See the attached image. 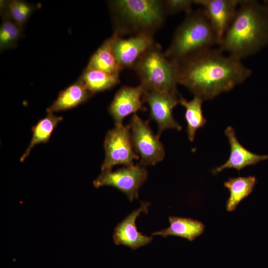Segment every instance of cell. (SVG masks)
Wrapping results in <instances>:
<instances>
[{
	"mask_svg": "<svg viewBox=\"0 0 268 268\" xmlns=\"http://www.w3.org/2000/svg\"><path fill=\"white\" fill-rule=\"evenodd\" d=\"M176 63L178 83L203 100L231 90L252 74L241 60L219 49H207Z\"/></svg>",
	"mask_w": 268,
	"mask_h": 268,
	"instance_id": "cell-1",
	"label": "cell"
},
{
	"mask_svg": "<svg viewBox=\"0 0 268 268\" xmlns=\"http://www.w3.org/2000/svg\"><path fill=\"white\" fill-rule=\"evenodd\" d=\"M268 45V7L257 0H240L235 17L218 49L241 60Z\"/></svg>",
	"mask_w": 268,
	"mask_h": 268,
	"instance_id": "cell-2",
	"label": "cell"
},
{
	"mask_svg": "<svg viewBox=\"0 0 268 268\" xmlns=\"http://www.w3.org/2000/svg\"><path fill=\"white\" fill-rule=\"evenodd\" d=\"M114 32L122 37L153 35L163 25L167 12L164 0H115L109 2Z\"/></svg>",
	"mask_w": 268,
	"mask_h": 268,
	"instance_id": "cell-3",
	"label": "cell"
},
{
	"mask_svg": "<svg viewBox=\"0 0 268 268\" xmlns=\"http://www.w3.org/2000/svg\"><path fill=\"white\" fill-rule=\"evenodd\" d=\"M219 39L204 10L186 13L165 52L170 60L178 62L189 56L219 45Z\"/></svg>",
	"mask_w": 268,
	"mask_h": 268,
	"instance_id": "cell-4",
	"label": "cell"
},
{
	"mask_svg": "<svg viewBox=\"0 0 268 268\" xmlns=\"http://www.w3.org/2000/svg\"><path fill=\"white\" fill-rule=\"evenodd\" d=\"M133 69L144 91L178 92L177 64L166 56L157 43L144 53Z\"/></svg>",
	"mask_w": 268,
	"mask_h": 268,
	"instance_id": "cell-5",
	"label": "cell"
},
{
	"mask_svg": "<svg viewBox=\"0 0 268 268\" xmlns=\"http://www.w3.org/2000/svg\"><path fill=\"white\" fill-rule=\"evenodd\" d=\"M129 126L134 150L140 158L139 164L154 165L162 161L165 155L164 146L159 136L153 133L148 122L134 114Z\"/></svg>",
	"mask_w": 268,
	"mask_h": 268,
	"instance_id": "cell-6",
	"label": "cell"
},
{
	"mask_svg": "<svg viewBox=\"0 0 268 268\" xmlns=\"http://www.w3.org/2000/svg\"><path fill=\"white\" fill-rule=\"evenodd\" d=\"M103 145L105 156L102 171L112 170L119 164L133 165L134 161L139 159L133 145L129 125L115 126L107 133Z\"/></svg>",
	"mask_w": 268,
	"mask_h": 268,
	"instance_id": "cell-7",
	"label": "cell"
},
{
	"mask_svg": "<svg viewBox=\"0 0 268 268\" xmlns=\"http://www.w3.org/2000/svg\"><path fill=\"white\" fill-rule=\"evenodd\" d=\"M147 171L140 164L125 166L115 171H102L93 181L96 188L104 186L115 187L124 193L132 201L138 198V191L147 178Z\"/></svg>",
	"mask_w": 268,
	"mask_h": 268,
	"instance_id": "cell-8",
	"label": "cell"
},
{
	"mask_svg": "<svg viewBox=\"0 0 268 268\" xmlns=\"http://www.w3.org/2000/svg\"><path fill=\"white\" fill-rule=\"evenodd\" d=\"M142 100L149 106L150 118L157 124L159 136L168 129L181 130L173 116L174 108L179 103L178 92L144 91Z\"/></svg>",
	"mask_w": 268,
	"mask_h": 268,
	"instance_id": "cell-9",
	"label": "cell"
},
{
	"mask_svg": "<svg viewBox=\"0 0 268 268\" xmlns=\"http://www.w3.org/2000/svg\"><path fill=\"white\" fill-rule=\"evenodd\" d=\"M112 48L115 57L123 69L134 68L144 54L156 42L153 35L139 34L124 38L114 33Z\"/></svg>",
	"mask_w": 268,
	"mask_h": 268,
	"instance_id": "cell-10",
	"label": "cell"
},
{
	"mask_svg": "<svg viewBox=\"0 0 268 268\" xmlns=\"http://www.w3.org/2000/svg\"><path fill=\"white\" fill-rule=\"evenodd\" d=\"M143 93L144 89L140 84L136 86H124L119 89L108 109L115 126L123 124V120L128 115L146 110L142 100Z\"/></svg>",
	"mask_w": 268,
	"mask_h": 268,
	"instance_id": "cell-11",
	"label": "cell"
},
{
	"mask_svg": "<svg viewBox=\"0 0 268 268\" xmlns=\"http://www.w3.org/2000/svg\"><path fill=\"white\" fill-rule=\"evenodd\" d=\"M194 2L205 11L220 43L235 17L240 0H194Z\"/></svg>",
	"mask_w": 268,
	"mask_h": 268,
	"instance_id": "cell-12",
	"label": "cell"
},
{
	"mask_svg": "<svg viewBox=\"0 0 268 268\" xmlns=\"http://www.w3.org/2000/svg\"><path fill=\"white\" fill-rule=\"evenodd\" d=\"M150 203L142 202L139 208L134 210L115 228L113 240L117 245H124L136 250L146 245L152 240V236L143 235L137 230L135 221L141 212L147 213Z\"/></svg>",
	"mask_w": 268,
	"mask_h": 268,
	"instance_id": "cell-13",
	"label": "cell"
},
{
	"mask_svg": "<svg viewBox=\"0 0 268 268\" xmlns=\"http://www.w3.org/2000/svg\"><path fill=\"white\" fill-rule=\"evenodd\" d=\"M224 132L230 144V155L224 164L212 170L213 175L227 168H234L239 171L248 166L268 159V154L258 155L244 147L238 141L235 130L232 127H228Z\"/></svg>",
	"mask_w": 268,
	"mask_h": 268,
	"instance_id": "cell-14",
	"label": "cell"
},
{
	"mask_svg": "<svg viewBox=\"0 0 268 268\" xmlns=\"http://www.w3.org/2000/svg\"><path fill=\"white\" fill-rule=\"evenodd\" d=\"M80 77L73 84L61 90L53 103L47 109V113H54L73 108L93 96Z\"/></svg>",
	"mask_w": 268,
	"mask_h": 268,
	"instance_id": "cell-15",
	"label": "cell"
},
{
	"mask_svg": "<svg viewBox=\"0 0 268 268\" xmlns=\"http://www.w3.org/2000/svg\"><path fill=\"white\" fill-rule=\"evenodd\" d=\"M169 221L170 226L168 228L153 233L152 236L160 235L163 237H166L172 235L193 241L201 235L204 230V224L190 218L170 216Z\"/></svg>",
	"mask_w": 268,
	"mask_h": 268,
	"instance_id": "cell-16",
	"label": "cell"
},
{
	"mask_svg": "<svg viewBox=\"0 0 268 268\" xmlns=\"http://www.w3.org/2000/svg\"><path fill=\"white\" fill-rule=\"evenodd\" d=\"M113 40L112 35L102 44L91 56L86 67L109 74H119L123 69L115 57Z\"/></svg>",
	"mask_w": 268,
	"mask_h": 268,
	"instance_id": "cell-17",
	"label": "cell"
},
{
	"mask_svg": "<svg viewBox=\"0 0 268 268\" xmlns=\"http://www.w3.org/2000/svg\"><path fill=\"white\" fill-rule=\"evenodd\" d=\"M257 179L255 176L230 178L224 183V186L229 192L226 208L228 211L235 210L240 202L250 195L253 191Z\"/></svg>",
	"mask_w": 268,
	"mask_h": 268,
	"instance_id": "cell-18",
	"label": "cell"
},
{
	"mask_svg": "<svg viewBox=\"0 0 268 268\" xmlns=\"http://www.w3.org/2000/svg\"><path fill=\"white\" fill-rule=\"evenodd\" d=\"M63 120L62 116H58L53 113H47V115L40 120L32 128V136L30 142L25 152L20 158L23 162L29 155L32 148L41 143H47L58 124Z\"/></svg>",
	"mask_w": 268,
	"mask_h": 268,
	"instance_id": "cell-19",
	"label": "cell"
},
{
	"mask_svg": "<svg viewBox=\"0 0 268 268\" xmlns=\"http://www.w3.org/2000/svg\"><path fill=\"white\" fill-rule=\"evenodd\" d=\"M203 101L202 98L197 96H194L190 101L181 96L179 98V103L186 110L185 118L187 124V132L190 141L194 140L196 131L203 127L206 123L202 110Z\"/></svg>",
	"mask_w": 268,
	"mask_h": 268,
	"instance_id": "cell-20",
	"label": "cell"
},
{
	"mask_svg": "<svg viewBox=\"0 0 268 268\" xmlns=\"http://www.w3.org/2000/svg\"><path fill=\"white\" fill-rule=\"evenodd\" d=\"M80 77L87 89L93 94L110 89L120 82L119 74H109L87 67Z\"/></svg>",
	"mask_w": 268,
	"mask_h": 268,
	"instance_id": "cell-21",
	"label": "cell"
},
{
	"mask_svg": "<svg viewBox=\"0 0 268 268\" xmlns=\"http://www.w3.org/2000/svg\"><path fill=\"white\" fill-rule=\"evenodd\" d=\"M0 28L1 50L14 48L21 37L22 28L16 24L5 12Z\"/></svg>",
	"mask_w": 268,
	"mask_h": 268,
	"instance_id": "cell-22",
	"label": "cell"
},
{
	"mask_svg": "<svg viewBox=\"0 0 268 268\" xmlns=\"http://www.w3.org/2000/svg\"><path fill=\"white\" fill-rule=\"evenodd\" d=\"M7 7L6 12L10 18L22 28L34 10L30 3L18 0L9 1Z\"/></svg>",
	"mask_w": 268,
	"mask_h": 268,
	"instance_id": "cell-23",
	"label": "cell"
},
{
	"mask_svg": "<svg viewBox=\"0 0 268 268\" xmlns=\"http://www.w3.org/2000/svg\"><path fill=\"white\" fill-rule=\"evenodd\" d=\"M164 5L167 14H175L181 12L187 13L192 10L194 0H166Z\"/></svg>",
	"mask_w": 268,
	"mask_h": 268,
	"instance_id": "cell-24",
	"label": "cell"
},
{
	"mask_svg": "<svg viewBox=\"0 0 268 268\" xmlns=\"http://www.w3.org/2000/svg\"><path fill=\"white\" fill-rule=\"evenodd\" d=\"M264 4L268 7V0H266L264 2Z\"/></svg>",
	"mask_w": 268,
	"mask_h": 268,
	"instance_id": "cell-25",
	"label": "cell"
}]
</instances>
